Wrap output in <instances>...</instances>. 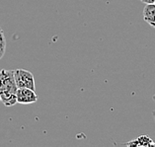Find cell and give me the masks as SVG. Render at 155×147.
Returning <instances> with one entry per match:
<instances>
[{"label": "cell", "instance_id": "7a4b0ae2", "mask_svg": "<svg viewBox=\"0 0 155 147\" xmlns=\"http://www.w3.org/2000/svg\"><path fill=\"white\" fill-rule=\"evenodd\" d=\"M14 78L15 82L18 88H29L32 90H36V83H35V78L32 72L18 68L14 70Z\"/></svg>", "mask_w": 155, "mask_h": 147}, {"label": "cell", "instance_id": "6da1fadb", "mask_svg": "<svg viewBox=\"0 0 155 147\" xmlns=\"http://www.w3.org/2000/svg\"><path fill=\"white\" fill-rule=\"evenodd\" d=\"M17 90L14 70L2 69L0 71V101L4 104V106L12 107L17 103Z\"/></svg>", "mask_w": 155, "mask_h": 147}, {"label": "cell", "instance_id": "30bf717a", "mask_svg": "<svg viewBox=\"0 0 155 147\" xmlns=\"http://www.w3.org/2000/svg\"><path fill=\"white\" fill-rule=\"evenodd\" d=\"M0 102H1V101H0Z\"/></svg>", "mask_w": 155, "mask_h": 147}, {"label": "cell", "instance_id": "52a82bcc", "mask_svg": "<svg viewBox=\"0 0 155 147\" xmlns=\"http://www.w3.org/2000/svg\"><path fill=\"white\" fill-rule=\"evenodd\" d=\"M143 3H145V4H152V3L155 2V0H141Z\"/></svg>", "mask_w": 155, "mask_h": 147}, {"label": "cell", "instance_id": "9c48e42d", "mask_svg": "<svg viewBox=\"0 0 155 147\" xmlns=\"http://www.w3.org/2000/svg\"><path fill=\"white\" fill-rule=\"evenodd\" d=\"M154 4H155V2H154Z\"/></svg>", "mask_w": 155, "mask_h": 147}, {"label": "cell", "instance_id": "ba28073f", "mask_svg": "<svg viewBox=\"0 0 155 147\" xmlns=\"http://www.w3.org/2000/svg\"><path fill=\"white\" fill-rule=\"evenodd\" d=\"M153 100H154V102H155V95L153 96ZM152 115H153V119H154V120H155V110L152 112Z\"/></svg>", "mask_w": 155, "mask_h": 147}, {"label": "cell", "instance_id": "3957f363", "mask_svg": "<svg viewBox=\"0 0 155 147\" xmlns=\"http://www.w3.org/2000/svg\"><path fill=\"white\" fill-rule=\"evenodd\" d=\"M17 103L22 105H29L36 103L38 101V95L35 90L29 88H18L16 93Z\"/></svg>", "mask_w": 155, "mask_h": 147}, {"label": "cell", "instance_id": "8992f818", "mask_svg": "<svg viewBox=\"0 0 155 147\" xmlns=\"http://www.w3.org/2000/svg\"><path fill=\"white\" fill-rule=\"evenodd\" d=\"M5 51H6V39L4 36V32H3L2 28L0 27V59L4 56Z\"/></svg>", "mask_w": 155, "mask_h": 147}, {"label": "cell", "instance_id": "277c9868", "mask_svg": "<svg viewBox=\"0 0 155 147\" xmlns=\"http://www.w3.org/2000/svg\"><path fill=\"white\" fill-rule=\"evenodd\" d=\"M127 146H135V147H148V146H155V142L147 135H141L137 138L132 139L127 143H124Z\"/></svg>", "mask_w": 155, "mask_h": 147}, {"label": "cell", "instance_id": "5b68a950", "mask_svg": "<svg viewBox=\"0 0 155 147\" xmlns=\"http://www.w3.org/2000/svg\"><path fill=\"white\" fill-rule=\"evenodd\" d=\"M143 19L151 27L155 28V4H146L143 9Z\"/></svg>", "mask_w": 155, "mask_h": 147}]
</instances>
